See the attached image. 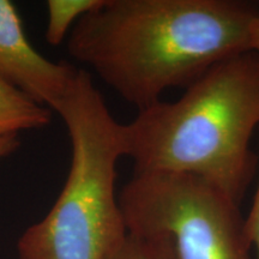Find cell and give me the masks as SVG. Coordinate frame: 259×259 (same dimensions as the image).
<instances>
[{"label": "cell", "mask_w": 259, "mask_h": 259, "mask_svg": "<svg viewBox=\"0 0 259 259\" xmlns=\"http://www.w3.org/2000/svg\"><path fill=\"white\" fill-rule=\"evenodd\" d=\"M259 60L242 52L212 66L176 101H158L124 124L135 173L199 178L241 205L259 166Z\"/></svg>", "instance_id": "obj_2"}, {"label": "cell", "mask_w": 259, "mask_h": 259, "mask_svg": "<svg viewBox=\"0 0 259 259\" xmlns=\"http://www.w3.org/2000/svg\"><path fill=\"white\" fill-rule=\"evenodd\" d=\"M247 41L248 51L255 54L259 60V14L255 15L248 24Z\"/></svg>", "instance_id": "obj_10"}, {"label": "cell", "mask_w": 259, "mask_h": 259, "mask_svg": "<svg viewBox=\"0 0 259 259\" xmlns=\"http://www.w3.org/2000/svg\"><path fill=\"white\" fill-rule=\"evenodd\" d=\"M56 113L70 136L69 176L47 215L18 239L17 259H107L127 235L115 193L124 124L82 69Z\"/></svg>", "instance_id": "obj_3"}, {"label": "cell", "mask_w": 259, "mask_h": 259, "mask_svg": "<svg viewBox=\"0 0 259 259\" xmlns=\"http://www.w3.org/2000/svg\"><path fill=\"white\" fill-rule=\"evenodd\" d=\"M245 231L251 247L254 248L255 251V259H259V180L252 208L248 215L245 218Z\"/></svg>", "instance_id": "obj_9"}, {"label": "cell", "mask_w": 259, "mask_h": 259, "mask_svg": "<svg viewBox=\"0 0 259 259\" xmlns=\"http://www.w3.org/2000/svg\"><path fill=\"white\" fill-rule=\"evenodd\" d=\"M118 200L128 234L164 236L174 259H252L240 205L199 178L135 173Z\"/></svg>", "instance_id": "obj_4"}, {"label": "cell", "mask_w": 259, "mask_h": 259, "mask_svg": "<svg viewBox=\"0 0 259 259\" xmlns=\"http://www.w3.org/2000/svg\"><path fill=\"white\" fill-rule=\"evenodd\" d=\"M102 3L103 0H48L46 41L51 46H59L70 29Z\"/></svg>", "instance_id": "obj_7"}, {"label": "cell", "mask_w": 259, "mask_h": 259, "mask_svg": "<svg viewBox=\"0 0 259 259\" xmlns=\"http://www.w3.org/2000/svg\"><path fill=\"white\" fill-rule=\"evenodd\" d=\"M257 14L259 3L244 0H103L72 28L67 50L141 111L247 52Z\"/></svg>", "instance_id": "obj_1"}, {"label": "cell", "mask_w": 259, "mask_h": 259, "mask_svg": "<svg viewBox=\"0 0 259 259\" xmlns=\"http://www.w3.org/2000/svg\"><path fill=\"white\" fill-rule=\"evenodd\" d=\"M107 259H174L173 248L164 236L126 235Z\"/></svg>", "instance_id": "obj_8"}, {"label": "cell", "mask_w": 259, "mask_h": 259, "mask_svg": "<svg viewBox=\"0 0 259 259\" xmlns=\"http://www.w3.org/2000/svg\"><path fill=\"white\" fill-rule=\"evenodd\" d=\"M19 148V137L17 135L0 136V158L14 154Z\"/></svg>", "instance_id": "obj_11"}, {"label": "cell", "mask_w": 259, "mask_h": 259, "mask_svg": "<svg viewBox=\"0 0 259 259\" xmlns=\"http://www.w3.org/2000/svg\"><path fill=\"white\" fill-rule=\"evenodd\" d=\"M52 111L14 84L0 78V136L17 135L51 124Z\"/></svg>", "instance_id": "obj_6"}, {"label": "cell", "mask_w": 259, "mask_h": 259, "mask_svg": "<svg viewBox=\"0 0 259 259\" xmlns=\"http://www.w3.org/2000/svg\"><path fill=\"white\" fill-rule=\"evenodd\" d=\"M65 61H52L32 47L14 3L0 0V78L56 112L78 73Z\"/></svg>", "instance_id": "obj_5"}]
</instances>
